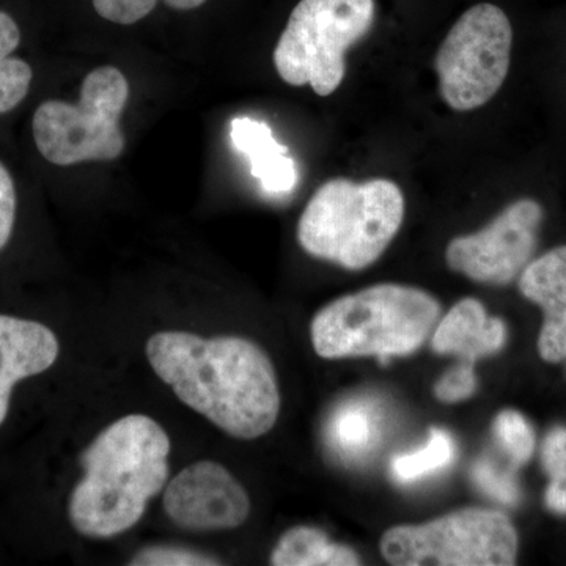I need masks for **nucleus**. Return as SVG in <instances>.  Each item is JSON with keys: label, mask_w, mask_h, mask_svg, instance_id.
<instances>
[{"label": "nucleus", "mask_w": 566, "mask_h": 566, "mask_svg": "<svg viewBox=\"0 0 566 566\" xmlns=\"http://www.w3.org/2000/svg\"><path fill=\"white\" fill-rule=\"evenodd\" d=\"M155 374L193 411L232 438H262L281 412V390L270 356L237 335L203 338L166 331L145 346Z\"/></svg>", "instance_id": "f257e3e1"}, {"label": "nucleus", "mask_w": 566, "mask_h": 566, "mask_svg": "<svg viewBox=\"0 0 566 566\" xmlns=\"http://www.w3.org/2000/svg\"><path fill=\"white\" fill-rule=\"evenodd\" d=\"M169 455V434L151 417L126 416L104 428L82 453L71 526L88 538H112L136 526L167 485Z\"/></svg>", "instance_id": "f03ea898"}, {"label": "nucleus", "mask_w": 566, "mask_h": 566, "mask_svg": "<svg viewBox=\"0 0 566 566\" xmlns=\"http://www.w3.org/2000/svg\"><path fill=\"white\" fill-rule=\"evenodd\" d=\"M441 314L438 300L423 290L379 283L345 294L312 319L311 337L323 359L409 356L433 333Z\"/></svg>", "instance_id": "7ed1b4c3"}, {"label": "nucleus", "mask_w": 566, "mask_h": 566, "mask_svg": "<svg viewBox=\"0 0 566 566\" xmlns=\"http://www.w3.org/2000/svg\"><path fill=\"white\" fill-rule=\"evenodd\" d=\"M403 219L405 196L394 181L335 178L308 200L297 241L315 259L360 271L385 253Z\"/></svg>", "instance_id": "20e7f679"}, {"label": "nucleus", "mask_w": 566, "mask_h": 566, "mask_svg": "<svg viewBox=\"0 0 566 566\" xmlns=\"http://www.w3.org/2000/svg\"><path fill=\"white\" fill-rule=\"evenodd\" d=\"M375 14V0H301L275 44L281 80L333 95L345 80L346 51L370 32Z\"/></svg>", "instance_id": "39448f33"}, {"label": "nucleus", "mask_w": 566, "mask_h": 566, "mask_svg": "<svg viewBox=\"0 0 566 566\" xmlns=\"http://www.w3.org/2000/svg\"><path fill=\"white\" fill-rule=\"evenodd\" d=\"M129 98L125 74L99 66L82 82L80 102L41 103L32 120L33 139L46 161L73 166L114 161L125 150L120 117Z\"/></svg>", "instance_id": "423d86ee"}, {"label": "nucleus", "mask_w": 566, "mask_h": 566, "mask_svg": "<svg viewBox=\"0 0 566 566\" xmlns=\"http://www.w3.org/2000/svg\"><path fill=\"white\" fill-rule=\"evenodd\" d=\"M381 554L397 566H510L516 564L517 532L494 510L463 509L419 526H395Z\"/></svg>", "instance_id": "0eeeda50"}, {"label": "nucleus", "mask_w": 566, "mask_h": 566, "mask_svg": "<svg viewBox=\"0 0 566 566\" xmlns=\"http://www.w3.org/2000/svg\"><path fill=\"white\" fill-rule=\"evenodd\" d=\"M513 28L494 3H476L453 24L438 54L439 93L449 107L469 112L501 91L512 62Z\"/></svg>", "instance_id": "6e6552de"}, {"label": "nucleus", "mask_w": 566, "mask_h": 566, "mask_svg": "<svg viewBox=\"0 0 566 566\" xmlns=\"http://www.w3.org/2000/svg\"><path fill=\"white\" fill-rule=\"evenodd\" d=\"M542 222V205L532 199L516 200L485 229L450 241L446 262L471 281L509 285L531 263Z\"/></svg>", "instance_id": "1a4fd4ad"}, {"label": "nucleus", "mask_w": 566, "mask_h": 566, "mask_svg": "<svg viewBox=\"0 0 566 566\" xmlns=\"http://www.w3.org/2000/svg\"><path fill=\"white\" fill-rule=\"evenodd\" d=\"M164 510L175 526L191 532L232 531L251 515V499L229 469L197 461L164 488Z\"/></svg>", "instance_id": "9d476101"}, {"label": "nucleus", "mask_w": 566, "mask_h": 566, "mask_svg": "<svg viewBox=\"0 0 566 566\" xmlns=\"http://www.w3.org/2000/svg\"><path fill=\"white\" fill-rule=\"evenodd\" d=\"M520 290L545 315L538 353L551 364L566 359V245L534 260L520 274Z\"/></svg>", "instance_id": "9b49d317"}, {"label": "nucleus", "mask_w": 566, "mask_h": 566, "mask_svg": "<svg viewBox=\"0 0 566 566\" xmlns=\"http://www.w3.org/2000/svg\"><path fill=\"white\" fill-rule=\"evenodd\" d=\"M57 356L59 340L50 327L32 319L0 315V424L9 415L14 385L43 374Z\"/></svg>", "instance_id": "f8f14e48"}, {"label": "nucleus", "mask_w": 566, "mask_h": 566, "mask_svg": "<svg viewBox=\"0 0 566 566\" xmlns=\"http://www.w3.org/2000/svg\"><path fill=\"white\" fill-rule=\"evenodd\" d=\"M506 342V326L501 318L488 316L474 297H465L438 324L431 346L438 354H455L464 363L501 352Z\"/></svg>", "instance_id": "ddd939ff"}, {"label": "nucleus", "mask_w": 566, "mask_h": 566, "mask_svg": "<svg viewBox=\"0 0 566 566\" xmlns=\"http://www.w3.org/2000/svg\"><path fill=\"white\" fill-rule=\"evenodd\" d=\"M230 139L251 163L252 177L260 181L264 191H293L297 182L296 164L289 156V147L274 139L268 123L251 117L233 118Z\"/></svg>", "instance_id": "4468645a"}, {"label": "nucleus", "mask_w": 566, "mask_h": 566, "mask_svg": "<svg viewBox=\"0 0 566 566\" xmlns=\"http://www.w3.org/2000/svg\"><path fill=\"white\" fill-rule=\"evenodd\" d=\"M274 566H353L360 557L349 546L331 542L319 528L297 526L279 539L271 554Z\"/></svg>", "instance_id": "2eb2a0df"}, {"label": "nucleus", "mask_w": 566, "mask_h": 566, "mask_svg": "<svg viewBox=\"0 0 566 566\" xmlns=\"http://www.w3.org/2000/svg\"><path fill=\"white\" fill-rule=\"evenodd\" d=\"M20 43L21 32L17 21L6 11H0V114L20 106L31 91V65L11 55Z\"/></svg>", "instance_id": "dca6fc26"}, {"label": "nucleus", "mask_w": 566, "mask_h": 566, "mask_svg": "<svg viewBox=\"0 0 566 566\" xmlns=\"http://www.w3.org/2000/svg\"><path fill=\"white\" fill-rule=\"evenodd\" d=\"M457 447L452 436L439 428H431L430 441L417 452L394 458L390 471L400 483H411L423 476L434 474L452 463Z\"/></svg>", "instance_id": "f3484780"}, {"label": "nucleus", "mask_w": 566, "mask_h": 566, "mask_svg": "<svg viewBox=\"0 0 566 566\" xmlns=\"http://www.w3.org/2000/svg\"><path fill=\"white\" fill-rule=\"evenodd\" d=\"M378 422L370 408L352 403L338 409L333 420V439L335 446L348 455L367 452L378 439Z\"/></svg>", "instance_id": "a211bd4d"}, {"label": "nucleus", "mask_w": 566, "mask_h": 566, "mask_svg": "<svg viewBox=\"0 0 566 566\" xmlns=\"http://www.w3.org/2000/svg\"><path fill=\"white\" fill-rule=\"evenodd\" d=\"M494 434L515 468L526 464L534 455L535 433L520 412L505 409L495 417Z\"/></svg>", "instance_id": "6ab92c4d"}, {"label": "nucleus", "mask_w": 566, "mask_h": 566, "mask_svg": "<svg viewBox=\"0 0 566 566\" xmlns=\"http://www.w3.org/2000/svg\"><path fill=\"white\" fill-rule=\"evenodd\" d=\"M472 479L483 493L490 495L499 504L515 506L520 502L521 493L515 474L504 471L488 458L476 461L472 469Z\"/></svg>", "instance_id": "aec40b11"}, {"label": "nucleus", "mask_w": 566, "mask_h": 566, "mask_svg": "<svg viewBox=\"0 0 566 566\" xmlns=\"http://www.w3.org/2000/svg\"><path fill=\"white\" fill-rule=\"evenodd\" d=\"M129 565L137 566H210L221 565L207 554L196 553L191 549H181V547H150L142 551L129 562Z\"/></svg>", "instance_id": "412c9836"}, {"label": "nucleus", "mask_w": 566, "mask_h": 566, "mask_svg": "<svg viewBox=\"0 0 566 566\" xmlns=\"http://www.w3.org/2000/svg\"><path fill=\"white\" fill-rule=\"evenodd\" d=\"M476 390V376L471 363H461L447 371L434 386L438 400L444 403H458L468 400Z\"/></svg>", "instance_id": "4be33fe9"}, {"label": "nucleus", "mask_w": 566, "mask_h": 566, "mask_svg": "<svg viewBox=\"0 0 566 566\" xmlns=\"http://www.w3.org/2000/svg\"><path fill=\"white\" fill-rule=\"evenodd\" d=\"M158 0H93L96 13L114 24L132 25L147 18Z\"/></svg>", "instance_id": "5701e85b"}, {"label": "nucleus", "mask_w": 566, "mask_h": 566, "mask_svg": "<svg viewBox=\"0 0 566 566\" xmlns=\"http://www.w3.org/2000/svg\"><path fill=\"white\" fill-rule=\"evenodd\" d=\"M17 219V189L9 169L0 163V251L9 244Z\"/></svg>", "instance_id": "b1692460"}, {"label": "nucleus", "mask_w": 566, "mask_h": 566, "mask_svg": "<svg viewBox=\"0 0 566 566\" xmlns=\"http://www.w3.org/2000/svg\"><path fill=\"white\" fill-rule=\"evenodd\" d=\"M542 463L547 475L557 474L566 469V428H554L546 436L542 449Z\"/></svg>", "instance_id": "393cba45"}, {"label": "nucleus", "mask_w": 566, "mask_h": 566, "mask_svg": "<svg viewBox=\"0 0 566 566\" xmlns=\"http://www.w3.org/2000/svg\"><path fill=\"white\" fill-rule=\"evenodd\" d=\"M545 501L551 512L557 513V515H566V469L551 475Z\"/></svg>", "instance_id": "a878e982"}, {"label": "nucleus", "mask_w": 566, "mask_h": 566, "mask_svg": "<svg viewBox=\"0 0 566 566\" xmlns=\"http://www.w3.org/2000/svg\"><path fill=\"white\" fill-rule=\"evenodd\" d=\"M163 2L170 9L188 11L199 9L207 0H163Z\"/></svg>", "instance_id": "bb28decb"}]
</instances>
